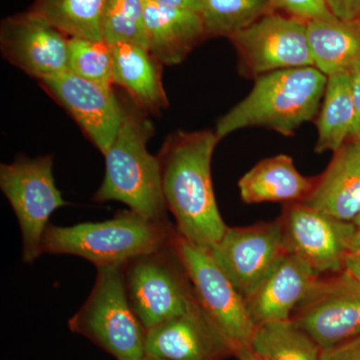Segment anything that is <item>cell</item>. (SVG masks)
Listing matches in <instances>:
<instances>
[{
	"label": "cell",
	"mask_w": 360,
	"mask_h": 360,
	"mask_svg": "<svg viewBox=\"0 0 360 360\" xmlns=\"http://www.w3.org/2000/svg\"><path fill=\"white\" fill-rule=\"evenodd\" d=\"M354 231L349 241V253L352 255H360V212L352 220Z\"/></svg>",
	"instance_id": "33"
},
{
	"label": "cell",
	"mask_w": 360,
	"mask_h": 360,
	"mask_svg": "<svg viewBox=\"0 0 360 360\" xmlns=\"http://www.w3.org/2000/svg\"><path fill=\"white\" fill-rule=\"evenodd\" d=\"M276 11L309 21L335 18L326 0H270Z\"/></svg>",
	"instance_id": "28"
},
{
	"label": "cell",
	"mask_w": 360,
	"mask_h": 360,
	"mask_svg": "<svg viewBox=\"0 0 360 360\" xmlns=\"http://www.w3.org/2000/svg\"><path fill=\"white\" fill-rule=\"evenodd\" d=\"M319 360H360V336L338 347L321 350Z\"/></svg>",
	"instance_id": "29"
},
{
	"label": "cell",
	"mask_w": 360,
	"mask_h": 360,
	"mask_svg": "<svg viewBox=\"0 0 360 360\" xmlns=\"http://www.w3.org/2000/svg\"><path fill=\"white\" fill-rule=\"evenodd\" d=\"M315 177L300 174L290 156L278 155L259 161L238 181L245 203L303 202L314 188Z\"/></svg>",
	"instance_id": "20"
},
{
	"label": "cell",
	"mask_w": 360,
	"mask_h": 360,
	"mask_svg": "<svg viewBox=\"0 0 360 360\" xmlns=\"http://www.w3.org/2000/svg\"><path fill=\"white\" fill-rule=\"evenodd\" d=\"M236 356L238 360H265L259 356L257 352H253L250 347H243L236 352Z\"/></svg>",
	"instance_id": "35"
},
{
	"label": "cell",
	"mask_w": 360,
	"mask_h": 360,
	"mask_svg": "<svg viewBox=\"0 0 360 360\" xmlns=\"http://www.w3.org/2000/svg\"><path fill=\"white\" fill-rule=\"evenodd\" d=\"M352 139H354V141H356L357 143H359V146H360V131L359 132V134H355L354 137H352Z\"/></svg>",
	"instance_id": "36"
},
{
	"label": "cell",
	"mask_w": 360,
	"mask_h": 360,
	"mask_svg": "<svg viewBox=\"0 0 360 360\" xmlns=\"http://www.w3.org/2000/svg\"><path fill=\"white\" fill-rule=\"evenodd\" d=\"M174 240L122 266L130 304L146 331L186 314L198 302Z\"/></svg>",
	"instance_id": "6"
},
{
	"label": "cell",
	"mask_w": 360,
	"mask_h": 360,
	"mask_svg": "<svg viewBox=\"0 0 360 360\" xmlns=\"http://www.w3.org/2000/svg\"><path fill=\"white\" fill-rule=\"evenodd\" d=\"M329 11L340 20H360V0H326Z\"/></svg>",
	"instance_id": "30"
},
{
	"label": "cell",
	"mask_w": 360,
	"mask_h": 360,
	"mask_svg": "<svg viewBox=\"0 0 360 360\" xmlns=\"http://www.w3.org/2000/svg\"><path fill=\"white\" fill-rule=\"evenodd\" d=\"M174 243L196 300L229 341L234 355L241 348L250 347L257 326L245 297L210 253L180 238L179 233Z\"/></svg>",
	"instance_id": "8"
},
{
	"label": "cell",
	"mask_w": 360,
	"mask_h": 360,
	"mask_svg": "<svg viewBox=\"0 0 360 360\" xmlns=\"http://www.w3.org/2000/svg\"><path fill=\"white\" fill-rule=\"evenodd\" d=\"M250 347L265 360H319L321 348L291 321L258 326Z\"/></svg>",
	"instance_id": "24"
},
{
	"label": "cell",
	"mask_w": 360,
	"mask_h": 360,
	"mask_svg": "<svg viewBox=\"0 0 360 360\" xmlns=\"http://www.w3.org/2000/svg\"><path fill=\"white\" fill-rule=\"evenodd\" d=\"M359 22H360V20L359 21Z\"/></svg>",
	"instance_id": "38"
},
{
	"label": "cell",
	"mask_w": 360,
	"mask_h": 360,
	"mask_svg": "<svg viewBox=\"0 0 360 360\" xmlns=\"http://www.w3.org/2000/svg\"><path fill=\"white\" fill-rule=\"evenodd\" d=\"M153 134V124L142 110L134 103L123 104L122 127L104 155L105 175L94 198L120 201L144 219L168 222L160 158L148 150Z\"/></svg>",
	"instance_id": "2"
},
{
	"label": "cell",
	"mask_w": 360,
	"mask_h": 360,
	"mask_svg": "<svg viewBox=\"0 0 360 360\" xmlns=\"http://www.w3.org/2000/svg\"><path fill=\"white\" fill-rule=\"evenodd\" d=\"M112 84L124 89L139 110L158 113L168 105L162 84V65L146 47L112 45Z\"/></svg>",
	"instance_id": "19"
},
{
	"label": "cell",
	"mask_w": 360,
	"mask_h": 360,
	"mask_svg": "<svg viewBox=\"0 0 360 360\" xmlns=\"http://www.w3.org/2000/svg\"><path fill=\"white\" fill-rule=\"evenodd\" d=\"M144 20L149 51L162 65H179L207 37L196 11L146 0Z\"/></svg>",
	"instance_id": "18"
},
{
	"label": "cell",
	"mask_w": 360,
	"mask_h": 360,
	"mask_svg": "<svg viewBox=\"0 0 360 360\" xmlns=\"http://www.w3.org/2000/svg\"><path fill=\"white\" fill-rule=\"evenodd\" d=\"M291 321L329 349L360 336V281L347 270L319 276Z\"/></svg>",
	"instance_id": "9"
},
{
	"label": "cell",
	"mask_w": 360,
	"mask_h": 360,
	"mask_svg": "<svg viewBox=\"0 0 360 360\" xmlns=\"http://www.w3.org/2000/svg\"><path fill=\"white\" fill-rule=\"evenodd\" d=\"M0 187L20 224L22 260L32 264L41 255L42 238L52 213L68 205L54 181L53 158H20L0 165Z\"/></svg>",
	"instance_id": "7"
},
{
	"label": "cell",
	"mask_w": 360,
	"mask_h": 360,
	"mask_svg": "<svg viewBox=\"0 0 360 360\" xmlns=\"http://www.w3.org/2000/svg\"><path fill=\"white\" fill-rule=\"evenodd\" d=\"M39 82L70 113L90 142L105 155L123 120V104L112 86L90 82L70 71Z\"/></svg>",
	"instance_id": "14"
},
{
	"label": "cell",
	"mask_w": 360,
	"mask_h": 360,
	"mask_svg": "<svg viewBox=\"0 0 360 360\" xmlns=\"http://www.w3.org/2000/svg\"><path fill=\"white\" fill-rule=\"evenodd\" d=\"M349 73L350 89H352V98L356 111V122H355L354 134L360 131V63H356L354 68L348 70ZM352 136V137H354Z\"/></svg>",
	"instance_id": "31"
},
{
	"label": "cell",
	"mask_w": 360,
	"mask_h": 360,
	"mask_svg": "<svg viewBox=\"0 0 360 360\" xmlns=\"http://www.w3.org/2000/svg\"><path fill=\"white\" fill-rule=\"evenodd\" d=\"M229 40L238 51L239 70L248 77L314 66L302 18L274 11Z\"/></svg>",
	"instance_id": "10"
},
{
	"label": "cell",
	"mask_w": 360,
	"mask_h": 360,
	"mask_svg": "<svg viewBox=\"0 0 360 360\" xmlns=\"http://www.w3.org/2000/svg\"><path fill=\"white\" fill-rule=\"evenodd\" d=\"M122 266L97 267L94 288L68 326L116 360H142L146 356V330L130 304Z\"/></svg>",
	"instance_id": "5"
},
{
	"label": "cell",
	"mask_w": 360,
	"mask_h": 360,
	"mask_svg": "<svg viewBox=\"0 0 360 360\" xmlns=\"http://www.w3.org/2000/svg\"><path fill=\"white\" fill-rule=\"evenodd\" d=\"M345 269L360 281V255H349L345 258Z\"/></svg>",
	"instance_id": "34"
},
{
	"label": "cell",
	"mask_w": 360,
	"mask_h": 360,
	"mask_svg": "<svg viewBox=\"0 0 360 360\" xmlns=\"http://www.w3.org/2000/svg\"><path fill=\"white\" fill-rule=\"evenodd\" d=\"M356 111L348 71L328 77L326 91L317 116L315 153H335L354 134Z\"/></svg>",
	"instance_id": "22"
},
{
	"label": "cell",
	"mask_w": 360,
	"mask_h": 360,
	"mask_svg": "<svg viewBox=\"0 0 360 360\" xmlns=\"http://www.w3.org/2000/svg\"><path fill=\"white\" fill-rule=\"evenodd\" d=\"M70 39L30 9L7 16L0 26L4 58L39 82L68 71Z\"/></svg>",
	"instance_id": "13"
},
{
	"label": "cell",
	"mask_w": 360,
	"mask_h": 360,
	"mask_svg": "<svg viewBox=\"0 0 360 360\" xmlns=\"http://www.w3.org/2000/svg\"><path fill=\"white\" fill-rule=\"evenodd\" d=\"M146 0H106L101 32L111 45L134 44L148 49L144 20Z\"/></svg>",
	"instance_id": "26"
},
{
	"label": "cell",
	"mask_w": 360,
	"mask_h": 360,
	"mask_svg": "<svg viewBox=\"0 0 360 360\" xmlns=\"http://www.w3.org/2000/svg\"><path fill=\"white\" fill-rule=\"evenodd\" d=\"M284 245L317 276L345 270L354 234L352 222L343 221L302 202L288 203L278 219Z\"/></svg>",
	"instance_id": "11"
},
{
	"label": "cell",
	"mask_w": 360,
	"mask_h": 360,
	"mask_svg": "<svg viewBox=\"0 0 360 360\" xmlns=\"http://www.w3.org/2000/svg\"><path fill=\"white\" fill-rule=\"evenodd\" d=\"M314 65L326 77L348 71L360 63V22L338 18L307 21Z\"/></svg>",
	"instance_id": "21"
},
{
	"label": "cell",
	"mask_w": 360,
	"mask_h": 360,
	"mask_svg": "<svg viewBox=\"0 0 360 360\" xmlns=\"http://www.w3.org/2000/svg\"><path fill=\"white\" fill-rule=\"evenodd\" d=\"M220 139L212 130L177 131L165 139L160 161L163 195L180 238L210 252L227 225L215 200L213 153Z\"/></svg>",
	"instance_id": "1"
},
{
	"label": "cell",
	"mask_w": 360,
	"mask_h": 360,
	"mask_svg": "<svg viewBox=\"0 0 360 360\" xmlns=\"http://www.w3.org/2000/svg\"><path fill=\"white\" fill-rule=\"evenodd\" d=\"M319 276L302 259L286 253L259 288L245 298L248 312L257 328L269 322L290 319Z\"/></svg>",
	"instance_id": "16"
},
{
	"label": "cell",
	"mask_w": 360,
	"mask_h": 360,
	"mask_svg": "<svg viewBox=\"0 0 360 360\" xmlns=\"http://www.w3.org/2000/svg\"><path fill=\"white\" fill-rule=\"evenodd\" d=\"M210 255L243 297H250L288 253L279 220L227 226Z\"/></svg>",
	"instance_id": "12"
},
{
	"label": "cell",
	"mask_w": 360,
	"mask_h": 360,
	"mask_svg": "<svg viewBox=\"0 0 360 360\" xmlns=\"http://www.w3.org/2000/svg\"><path fill=\"white\" fill-rule=\"evenodd\" d=\"M302 203L343 221L352 222L360 212V146L348 139L335 153Z\"/></svg>",
	"instance_id": "17"
},
{
	"label": "cell",
	"mask_w": 360,
	"mask_h": 360,
	"mask_svg": "<svg viewBox=\"0 0 360 360\" xmlns=\"http://www.w3.org/2000/svg\"><path fill=\"white\" fill-rule=\"evenodd\" d=\"M274 11L270 0H201L198 13L206 37L229 39Z\"/></svg>",
	"instance_id": "25"
},
{
	"label": "cell",
	"mask_w": 360,
	"mask_h": 360,
	"mask_svg": "<svg viewBox=\"0 0 360 360\" xmlns=\"http://www.w3.org/2000/svg\"><path fill=\"white\" fill-rule=\"evenodd\" d=\"M328 77L315 66L290 68L255 78L243 101L217 122L220 139L238 130L264 127L290 136L321 110Z\"/></svg>",
	"instance_id": "3"
},
{
	"label": "cell",
	"mask_w": 360,
	"mask_h": 360,
	"mask_svg": "<svg viewBox=\"0 0 360 360\" xmlns=\"http://www.w3.org/2000/svg\"><path fill=\"white\" fill-rule=\"evenodd\" d=\"M176 227L169 221L144 219L131 210L116 213L103 222L71 226L49 224L42 238L41 255H70L97 267L124 265L130 260L172 243Z\"/></svg>",
	"instance_id": "4"
},
{
	"label": "cell",
	"mask_w": 360,
	"mask_h": 360,
	"mask_svg": "<svg viewBox=\"0 0 360 360\" xmlns=\"http://www.w3.org/2000/svg\"><path fill=\"white\" fill-rule=\"evenodd\" d=\"M155 4H162L176 8L188 9V11H200L201 0H150Z\"/></svg>",
	"instance_id": "32"
},
{
	"label": "cell",
	"mask_w": 360,
	"mask_h": 360,
	"mask_svg": "<svg viewBox=\"0 0 360 360\" xmlns=\"http://www.w3.org/2000/svg\"><path fill=\"white\" fill-rule=\"evenodd\" d=\"M112 45L105 40L70 39V72L96 84L112 86Z\"/></svg>",
	"instance_id": "27"
},
{
	"label": "cell",
	"mask_w": 360,
	"mask_h": 360,
	"mask_svg": "<svg viewBox=\"0 0 360 360\" xmlns=\"http://www.w3.org/2000/svg\"><path fill=\"white\" fill-rule=\"evenodd\" d=\"M142 360H167V359H156V357H150V356H144V359Z\"/></svg>",
	"instance_id": "37"
},
{
	"label": "cell",
	"mask_w": 360,
	"mask_h": 360,
	"mask_svg": "<svg viewBox=\"0 0 360 360\" xmlns=\"http://www.w3.org/2000/svg\"><path fill=\"white\" fill-rule=\"evenodd\" d=\"M106 0H34L30 11L70 39H103L101 20Z\"/></svg>",
	"instance_id": "23"
},
{
	"label": "cell",
	"mask_w": 360,
	"mask_h": 360,
	"mask_svg": "<svg viewBox=\"0 0 360 360\" xmlns=\"http://www.w3.org/2000/svg\"><path fill=\"white\" fill-rule=\"evenodd\" d=\"M146 355L167 360H224L234 352L198 302L186 314L146 331Z\"/></svg>",
	"instance_id": "15"
}]
</instances>
